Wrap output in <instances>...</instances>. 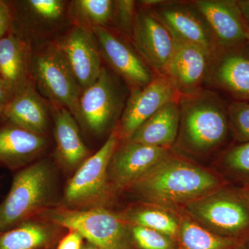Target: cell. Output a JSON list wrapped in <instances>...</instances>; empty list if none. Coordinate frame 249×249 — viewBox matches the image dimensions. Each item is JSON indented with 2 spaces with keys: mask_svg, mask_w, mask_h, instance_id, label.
Returning a JSON list of instances; mask_svg holds the SVG:
<instances>
[{
  "mask_svg": "<svg viewBox=\"0 0 249 249\" xmlns=\"http://www.w3.org/2000/svg\"><path fill=\"white\" fill-rule=\"evenodd\" d=\"M246 38L249 42V27H247V33H246Z\"/></svg>",
  "mask_w": 249,
  "mask_h": 249,
  "instance_id": "39",
  "label": "cell"
},
{
  "mask_svg": "<svg viewBox=\"0 0 249 249\" xmlns=\"http://www.w3.org/2000/svg\"><path fill=\"white\" fill-rule=\"evenodd\" d=\"M124 101L115 77L103 67L97 80L82 91L73 116L91 133L103 134L120 114Z\"/></svg>",
  "mask_w": 249,
  "mask_h": 249,
  "instance_id": "7",
  "label": "cell"
},
{
  "mask_svg": "<svg viewBox=\"0 0 249 249\" xmlns=\"http://www.w3.org/2000/svg\"><path fill=\"white\" fill-rule=\"evenodd\" d=\"M134 42L147 63L160 73H166L175 49V39L155 15L141 13L134 19Z\"/></svg>",
  "mask_w": 249,
  "mask_h": 249,
  "instance_id": "12",
  "label": "cell"
},
{
  "mask_svg": "<svg viewBox=\"0 0 249 249\" xmlns=\"http://www.w3.org/2000/svg\"><path fill=\"white\" fill-rule=\"evenodd\" d=\"M222 183L211 170L169 155L129 188L149 204L173 209L217 191Z\"/></svg>",
  "mask_w": 249,
  "mask_h": 249,
  "instance_id": "1",
  "label": "cell"
},
{
  "mask_svg": "<svg viewBox=\"0 0 249 249\" xmlns=\"http://www.w3.org/2000/svg\"><path fill=\"white\" fill-rule=\"evenodd\" d=\"M3 116V107L0 106V117Z\"/></svg>",
  "mask_w": 249,
  "mask_h": 249,
  "instance_id": "40",
  "label": "cell"
},
{
  "mask_svg": "<svg viewBox=\"0 0 249 249\" xmlns=\"http://www.w3.org/2000/svg\"><path fill=\"white\" fill-rule=\"evenodd\" d=\"M11 21V14L7 4L3 1H0V40L6 34Z\"/></svg>",
  "mask_w": 249,
  "mask_h": 249,
  "instance_id": "33",
  "label": "cell"
},
{
  "mask_svg": "<svg viewBox=\"0 0 249 249\" xmlns=\"http://www.w3.org/2000/svg\"><path fill=\"white\" fill-rule=\"evenodd\" d=\"M178 88L170 79L161 77L131 93L120 124V134L129 140L139 127L165 105L176 101Z\"/></svg>",
  "mask_w": 249,
  "mask_h": 249,
  "instance_id": "10",
  "label": "cell"
},
{
  "mask_svg": "<svg viewBox=\"0 0 249 249\" xmlns=\"http://www.w3.org/2000/svg\"><path fill=\"white\" fill-rule=\"evenodd\" d=\"M124 218L129 225L147 228L178 240L179 214L173 209L148 203L130 210Z\"/></svg>",
  "mask_w": 249,
  "mask_h": 249,
  "instance_id": "24",
  "label": "cell"
},
{
  "mask_svg": "<svg viewBox=\"0 0 249 249\" xmlns=\"http://www.w3.org/2000/svg\"><path fill=\"white\" fill-rule=\"evenodd\" d=\"M49 215L55 224L79 232L99 249H134L128 223L107 210H57Z\"/></svg>",
  "mask_w": 249,
  "mask_h": 249,
  "instance_id": "4",
  "label": "cell"
},
{
  "mask_svg": "<svg viewBox=\"0 0 249 249\" xmlns=\"http://www.w3.org/2000/svg\"><path fill=\"white\" fill-rule=\"evenodd\" d=\"M154 15L169 30L175 40L200 46L210 53L213 50L214 41L210 29L188 9L167 6L160 8Z\"/></svg>",
  "mask_w": 249,
  "mask_h": 249,
  "instance_id": "18",
  "label": "cell"
},
{
  "mask_svg": "<svg viewBox=\"0 0 249 249\" xmlns=\"http://www.w3.org/2000/svg\"><path fill=\"white\" fill-rule=\"evenodd\" d=\"M196 4L220 45L232 47L247 40V26L237 1L198 0Z\"/></svg>",
  "mask_w": 249,
  "mask_h": 249,
  "instance_id": "14",
  "label": "cell"
},
{
  "mask_svg": "<svg viewBox=\"0 0 249 249\" xmlns=\"http://www.w3.org/2000/svg\"><path fill=\"white\" fill-rule=\"evenodd\" d=\"M54 124L59 158L70 168L76 166L85 160L88 150L81 138L74 116L68 109L59 107L55 112Z\"/></svg>",
  "mask_w": 249,
  "mask_h": 249,
  "instance_id": "21",
  "label": "cell"
},
{
  "mask_svg": "<svg viewBox=\"0 0 249 249\" xmlns=\"http://www.w3.org/2000/svg\"><path fill=\"white\" fill-rule=\"evenodd\" d=\"M29 65L41 93L74 116L82 90L57 46H49L36 53Z\"/></svg>",
  "mask_w": 249,
  "mask_h": 249,
  "instance_id": "6",
  "label": "cell"
},
{
  "mask_svg": "<svg viewBox=\"0 0 249 249\" xmlns=\"http://www.w3.org/2000/svg\"><path fill=\"white\" fill-rule=\"evenodd\" d=\"M170 155L168 149L127 141L111 157L108 176L119 188H129Z\"/></svg>",
  "mask_w": 249,
  "mask_h": 249,
  "instance_id": "11",
  "label": "cell"
},
{
  "mask_svg": "<svg viewBox=\"0 0 249 249\" xmlns=\"http://www.w3.org/2000/svg\"><path fill=\"white\" fill-rule=\"evenodd\" d=\"M1 233H2V232L0 231V236H1Z\"/></svg>",
  "mask_w": 249,
  "mask_h": 249,
  "instance_id": "41",
  "label": "cell"
},
{
  "mask_svg": "<svg viewBox=\"0 0 249 249\" xmlns=\"http://www.w3.org/2000/svg\"><path fill=\"white\" fill-rule=\"evenodd\" d=\"M99 249L97 248V247H95L94 245H91V243H89L88 242V244H86V245H84L83 246V249Z\"/></svg>",
  "mask_w": 249,
  "mask_h": 249,
  "instance_id": "38",
  "label": "cell"
},
{
  "mask_svg": "<svg viewBox=\"0 0 249 249\" xmlns=\"http://www.w3.org/2000/svg\"><path fill=\"white\" fill-rule=\"evenodd\" d=\"M129 231L134 249H179L178 240L162 232L135 225Z\"/></svg>",
  "mask_w": 249,
  "mask_h": 249,
  "instance_id": "27",
  "label": "cell"
},
{
  "mask_svg": "<svg viewBox=\"0 0 249 249\" xmlns=\"http://www.w3.org/2000/svg\"><path fill=\"white\" fill-rule=\"evenodd\" d=\"M180 121L181 109L177 101L170 102L142 124L129 141L168 149L178 138Z\"/></svg>",
  "mask_w": 249,
  "mask_h": 249,
  "instance_id": "19",
  "label": "cell"
},
{
  "mask_svg": "<svg viewBox=\"0 0 249 249\" xmlns=\"http://www.w3.org/2000/svg\"><path fill=\"white\" fill-rule=\"evenodd\" d=\"M25 5L36 19L51 24L62 17L65 2L61 0H28Z\"/></svg>",
  "mask_w": 249,
  "mask_h": 249,
  "instance_id": "28",
  "label": "cell"
},
{
  "mask_svg": "<svg viewBox=\"0 0 249 249\" xmlns=\"http://www.w3.org/2000/svg\"><path fill=\"white\" fill-rule=\"evenodd\" d=\"M100 52L108 63L136 88H142L153 80L148 67L129 46L106 27L92 28Z\"/></svg>",
  "mask_w": 249,
  "mask_h": 249,
  "instance_id": "13",
  "label": "cell"
},
{
  "mask_svg": "<svg viewBox=\"0 0 249 249\" xmlns=\"http://www.w3.org/2000/svg\"><path fill=\"white\" fill-rule=\"evenodd\" d=\"M228 121L222 106L214 98L200 96L188 100L181 109L179 141L193 155L210 153L227 137Z\"/></svg>",
  "mask_w": 249,
  "mask_h": 249,
  "instance_id": "3",
  "label": "cell"
},
{
  "mask_svg": "<svg viewBox=\"0 0 249 249\" xmlns=\"http://www.w3.org/2000/svg\"><path fill=\"white\" fill-rule=\"evenodd\" d=\"M56 46L82 91L97 80L103 66L93 31L76 26Z\"/></svg>",
  "mask_w": 249,
  "mask_h": 249,
  "instance_id": "9",
  "label": "cell"
},
{
  "mask_svg": "<svg viewBox=\"0 0 249 249\" xmlns=\"http://www.w3.org/2000/svg\"><path fill=\"white\" fill-rule=\"evenodd\" d=\"M84 239L79 232L70 231L59 241L55 249H82L84 246Z\"/></svg>",
  "mask_w": 249,
  "mask_h": 249,
  "instance_id": "32",
  "label": "cell"
},
{
  "mask_svg": "<svg viewBox=\"0 0 249 249\" xmlns=\"http://www.w3.org/2000/svg\"><path fill=\"white\" fill-rule=\"evenodd\" d=\"M182 211L210 231L223 237L247 240L249 207L221 188L183 206Z\"/></svg>",
  "mask_w": 249,
  "mask_h": 249,
  "instance_id": "5",
  "label": "cell"
},
{
  "mask_svg": "<svg viewBox=\"0 0 249 249\" xmlns=\"http://www.w3.org/2000/svg\"><path fill=\"white\" fill-rule=\"evenodd\" d=\"M218 84L239 96L249 98V59L233 54L222 59L214 72Z\"/></svg>",
  "mask_w": 249,
  "mask_h": 249,
  "instance_id": "25",
  "label": "cell"
},
{
  "mask_svg": "<svg viewBox=\"0 0 249 249\" xmlns=\"http://www.w3.org/2000/svg\"><path fill=\"white\" fill-rule=\"evenodd\" d=\"M47 144L43 136L12 125L0 127V163L17 169L31 161Z\"/></svg>",
  "mask_w": 249,
  "mask_h": 249,
  "instance_id": "16",
  "label": "cell"
},
{
  "mask_svg": "<svg viewBox=\"0 0 249 249\" xmlns=\"http://www.w3.org/2000/svg\"><path fill=\"white\" fill-rule=\"evenodd\" d=\"M73 9L77 17L83 22L92 28L105 27L114 16V1L77 0L73 1Z\"/></svg>",
  "mask_w": 249,
  "mask_h": 249,
  "instance_id": "26",
  "label": "cell"
},
{
  "mask_svg": "<svg viewBox=\"0 0 249 249\" xmlns=\"http://www.w3.org/2000/svg\"><path fill=\"white\" fill-rule=\"evenodd\" d=\"M135 1L132 0H119L114 1V12L121 27L127 31L133 27Z\"/></svg>",
  "mask_w": 249,
  "mask_h": 249,
  "instance_id": "31",
  "label": "cell"
},
{
  "mask_svg": "<svg viewBox=\"0 0 249 249\" xmlns=\"http://www.w3.org/2000/svg\"><path fill=\"white\" fill-rule=\"evenodd\" d=\"M235 249H249V242L248 240H246L242 242L240 245H239Z\"/></svg>",
  "mask_w": 249,
  "mask_h": 249,
  "instance_id": "36",
  "label": "cell"
},
{
  "mask_svg": "<svg viewBox=\"0 0 249 249\" xmlns=\"http://www.w3.org/2000/svg\"><path fill=\"white\" fill-rule=\"evenodd\" d=\"M3 115L14 125L43 136L48 127L47 108L31 85L11 98L3 107Z\"/></svg>",
  "mask_w": 249,
  "mask_h": 249,
  "instance_id": "17",
  "label": "cell"
},
{
  "mask_svg": "<svg viewBox=\"0 0 249 249\" xmlns=\"http://www.w3.org/2000/svg\"><path fill=\"white\" fill-rule=\"evenodd\" d=\"M179 214V249H235L246 240L223 237L210 231L182 211Z\"/></svg>",
  "mask_w": 249,
  "mask_h": 249,
  "instance_id": "22",
  "label": "cell"
},
{
  "mask_svg": "<svg viewBox=\"0 0 249 249\" xmlns=\"http://www.w3.org/2000/svg\"><path fill=\"white\" fill-rule=\"evenodd\" d=\"M57 235L50 227L25 221L0 236V249H51Z\"/></svg>",
  "mask_w": 249,
  "mask_h": 249,
  "instance_id": "23",
  "label": "cell"
},
{
  "mask_svg": "<svg viewBox=\"0 0 249 249\" xmlns=\"http://www.w3.org/2000/svg\"><path fill=\"white\" fill-rule=\"evenodd\" d=\"M25 48L19 39L12 34L0 40V76L13 94L29 86V72Z\"/></svg>",
  "mask_w": 249,
  "mask_h": 249,
  "instance_id": "20",
  "label": "cell"
},
{
  "mask_svg": "<svg viewBox=\"0 0 249 249\" xmlns=\"http://www.w3.org/2000/svg\"><path fill=\"white\" fill-rule=\"evenodd\" d=\"M118 143L119 137L112 132L101 149L80 165L67 183L64 196L67 204H88L106 196L109 165Z\"/></svg>",
  "mask_w": 249,
  "mask_h": 249,
  "instance_id": "8",
  "label": "cell"
},
{
  "mask_svg": "<svg viewBox=\"0 0 249 249\" xmlns=\"http://www.w3.org/2000/svg\"><path fill=\"white\" fill-rule=\"evenodd\" d=\"M142 4H148V5H155L157 4H160L162 2V1H157V0H153V1H151V0H148V1H142Z\"/></svg>",
  "mask_w": 249,
  "mask_h": 249,
  "instance_id": "37",
  "label": "cell"
},
{
  "mask_svg": "<svg viewBox=\"0 0 249 249\" xmlns=\"http://www.w3.org/2000/svg\"><path fill=\"white\" fill-rule=\"evenodd\" d=\"M237 4L240 10L241 14L249 24V0L237 1Z\"/></svg>",
  "mask_w": 249,
  "mask_h": 249,
  "instance_id": "35",
  "label": "cell"
},
{
  "mask_svg": "<svg viewBox=\"0 0 249 249\" xmlns=\"http://www.w3.org/2000/svg\"><path fill=\"white\" fill-rule=\"evenodd\" d=\"M14 97V94L10 91L7 85L0 76V106L4 107Z\"/></svg>",
  "mask_w": 249,
  "mask_h": 249,
  "instance_id": "34",
  "label": "cell"
},
{
  "mask_svg": "<svg viewBox=\"0 0 249 249\" xmlns=\"http://www.w3.org/2000/svg\"><path fill=\"white\" fill-rule=\"evenodd\" d=\"M229 116L232 128L239 139L249 141V104L243 102L232 103Z\"/></svg>",
  "mask_w": 249,
  "mask_h": 249,
  "instance_id": "29",
  "label": "cell"
},
{
  "mask_svg": "<svg viewBox=\"0 0 249 249\" xmlns=\"http://www.w3.org/2000/svg\"><path fill=\"white\" fill-rule=\"evenodd\" d=\"M52 175V167L47 160L28 165L15 175L9 193L0 204V231L25 222L48 202Z\"/></svg>",
  "mask_w": 249,
  "mask_h": 249,
  "instance_id": "2",
  "label": "cell"
},
{
  "mask_svg": "<svg viewBox=\"0 0 249 249\" xmlns=\"http://www.w3.org/2000/svg\"><path fill=\"white\" fill-rule=\"evenodd\" d=\"M225 163L233 171L249 175V142L232 149L226 156Z\"/></svg>",
  "mask_w": 249,
  "mask_h": 249,
  "instance_id": "30",
  "label": "cell"
},
{
  "mask_svg": "<svg viewBox=\"0 0 249 249\" xmlns=\"http://www.w3.org/2000/svg\"><path fill=\"white\" fill-rule=\"evenodd\" d=\"M209 54L200 46L175 40L167 74L177 88L189 91L199 85L207 68Z\"/></svg>",
  "mask_w": 249,
  "mask_h": 249,
  "instance_id": "15",
  "label": "cell"
}]
</instances>
